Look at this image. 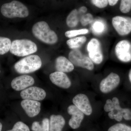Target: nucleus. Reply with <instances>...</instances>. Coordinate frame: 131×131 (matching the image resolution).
Here are the masks:
<instances>
[{"label":"nucleus","instance_id":"nucleus-1","mask_svg":"<svg viewBox=\"0 0 131 131\" xmlns=\"http://www.w3.org/2000/svg\"><path fill=\"white\" fill-rule=\"evenodd\" d=\"M34 35L40 41L49 45L56 44L58 40L57 35L44 21L36 23L32 28Z\"/></svg>","mask_w":131,"mask_h":131},{"label":"nucleus","instance_id":"nucleus-2","mask_svg":"<svg viewBox=\"0 0 131 131\" xmlns=\"http://www.w3.org/2000/svg\"><path fill=\"white\" fill-rule=\"evenodd\" d=\"M1 11L3 16L8 18H25L29 14L27 7L22 3L16 1L3 4Z\"/></svg>","mask_w":131,"mask_h":131},{"label":"nucleus","instance_id":"nucleus-3","mask_svg":"<svg viewBox=\"0 0 131 131\" xmlns=\"http://www.w3.org/2000/svg\"><path fill=\"white\" fill-rule=\"evenodd\" d=\"M42 62L37 55L27 56L16 63L14 68L16 72L21 74H28L35 72L40 69Z\"/></svg>","mask_w":131,"mask_h":131},{"label":"nucleus","instance_id":"nucleus-4","mask_svg":"<svg viewBox=\"0 0 131 131\" xmlns=\"http://www.w3.org/2000/svg\"><path fill=\"white\" fill-rule=\"evenodd\" d=\"M10 52L18 57L29 56L37 51V45L31 40L27 39H17L12 43Z\"/></svg>","mask_w":131,"mask_h":131},{"label":"nucleus","instance_id":"nucleus-5","mask_svg":"<svg viewBox=\"0 0 131 131\" xmlns=\"http://www.w3.org/2000/svg\"><path fill=\"white\" fill-rule=\"evenodd\" d=\"M69 58L75 66L90 71L94 69V64L90 58L84 55L78 49L71 51L69 53Z\"/></svg>","mask_w":131,"mask_h":131},{"label":"nucleus","instance_id":"nucleus-6","mask_svg":"<svg viewBox=\"0 0 131 131\" xmlns=\"http://www.w3.org/2000/svg\"><path fill=\"white\" fill-rule=\"evenodd\" d=\"M104 110L106 112H109L108 116L111 119H114L118 122L122 120L124 108L121 107L119 100L117 97H113L112 100H107Z\"/></svg>","mask_w":131,"mask_h":131},{"label":"nucleus","instance_id":"nucleus-7","mask_svg":"<svg viewBox=\"0 0 131 131\" xmlns=\"http://www.w3.org/2000/svg\"><path fill=\"white\" fill-rule=\"evenodd\" d=\"M112 24L115 30L120 36H126L131 32L130 17L114 16L112 19Z\"/></svg>","mask_w":131,"mask_h":131},{"label":"nucleus","instance_id":"nucleus-8","mask_svg":"<svg viewBox=\"0 0 131 131\" xmlns=\"http://www.w3.org/2000/svg\"><path fill=\"white\" fill-rule=\"evenodd\" d=\"M89 58L94 63L100 64L103 60V55L100 41L96 38L91 39L87 45Z\"/></svg>","mask_w":131,"mask_h":131},{"label":"nucleus","instance_id":"nucleus-9","mask_svg":"<svg viewBox=\"0 0 131 131\" xmlns=\"http://www.w3.org/2000/svg\"><path fill=\"white\" fill-rule=\"evenodd\" d=\"M115 53L119 60L124 62L131 61V43L128 40H121L115 47Z\"/></svg>","mask_w":131,"mask_h":131},{"label":"nucleus","instance_id":"nucleus-10","mask_svg":"<svg viewBox=\"0 0 131 131\" xmlns=\"http://www.w3.org/2000/svg\"><path fill=\"white\" fill-rule=\"evenodd\" d=\"M120 78L118 75L111 73L101 82L100 91L103 93H107L113 91L119 84Z\"/></svg>","mask_w":131,"mask_h":131},{"label":"nucleus","instance_id":"nucleus-11","mask_svg":"<svg viewBox=\"0 0 131 131\" xmlns=\"http://www.w3.org/2000/svg\"><path fill=\"white\" fill-rule=\"evenodd\" d=\"M20 95L24 100L39 101L43 100L45 98L46 94L44 90L39 87L34 86L24 90L21 91Z\"/></svg>","mask_w":131,"mask_h":131},{"label":"nucleus","instance_id":"nucleus-12","mask_svg":"<svg viewBox=\"0 0 131 131\" xmlns=\"http://www.w3.org/2000/svg\"><path fill=\"white\" fill-rule=\"evenodd\" d=\"M73 104L84 114L90 115L93 109L88 96L83 94H79L75 96L73 99Z\"/></svg>","mask_w":131,"mask_h":131},{"label":"nucleus","instance_id":"nucleus-13","mask_svg":"<svg viewBox=\"0 0 131 131\" xmlns=\"http://www.w3.org/2000/svg\"><path fill=\"white\" fill-rule=\"evenodd\" d=\"M69 114L71 115L69 124L73 129H75L80 127L84 117V114L74 105H71L68 108Z\"/></svg>","mask_w":131,"mask_h":131},{"label":"nucleus","instance_id":"nucleus-14","mask_svg":"<svg viewBox=\"0 0 131 131\" xmlns=\"http://www.w3.org/2000/svg\"><path fill=\"white\" fill-rule=\"evenodd\" d=\"M35 82L33 78L28 75H23L14 78L11 82L12 88L17 91L24 90L32 85Z\"/></svg>","mask_w":131,"mask_h":131},{"label":"nucleus","instance_id":"nucleus-15","mask_svg":"<svg viewBox=\"0 0 131 131\" xmlns=\"http://www.w3.org/2000/svg\"><path fill=\"white\" fill-rule=\"evenodd\" d=\"M52 82L59 87L68 89L71 86V82L68 75L63 72L57 71L50 75Z\"/></svg>","mask_w":131,"mask_h":131},{"label":"nucleus","instance_id":"nucleus-16","mask_svg":"<svg viewBox=\"0 0 131 131\" xmlns=\"http://www.w3.org/2000/svg\"><path fill=\"white\" fill-rule=\"evenodd\" d=\"M21 105L26 114L30 117L37 116L41 110V104L38 101L24 100L21 102Z\"/></svg>","mask_w":131,"mask_h":131},{"label":"nucleus","instance_id":"nucleus-17","mask_svg":"<svg viewBox=\"0 0 131 131\" xmlns=\"http://www.w3.org/2000/svg\"><path fill=\"white\" fill-rule=\"evenodd\" d=\"M55 67L57 71L63 73L71 72L74 68L72 62L63 56H59L57 58L56 60Z\"/></svg>","mask_w":131,"mask_h":131},{"label":"nucleus","instance_id":"nucleus-18","mask_svg":"<svg viewBox=\"0 0 131 131\" xmlns=\"http://www.w3.org/2000/svg\"><path fill=\"white\" fill-rule=\"evenodd\" d=\"M65 124V119L62 115H52L50 117V131H62Z\"/></svg>","mask_w":131,"mask_h":131},{"label":"nucleus","instance_id":"nucleus-19","mask_svg":"<svg viewBox=\"0 0 131 131\" xmlns=\"http://www.w3.org/2000/svg\"><path fill=\"white\" fill-rule=\"evenodd\" d=\"M86 40L85 36H80L70 38L67 40L66 43L70 49L75 50L81 47Z\"/></svg>","mask_w":131,"mask_h":131},{"label":"nucleus","instance_id":"nucleus-20","mask_svg":"<svg viewBox=\"0 0 131 131\" xmlns=\"http://www.w3.org/2000/svg\"><path fill=\"white\" fill-rule=\"evenodd\" d=\"M79 12L77 9H73L69 14L66 18V24L70 28H74L77 26L79 22Z\"/></svg>","mask_w":131,"mask_h":131},{"label":"nucleus","instance_id":"nucleus-21","mask_svg":"<svg viewBox=\"0 0 131 131\" xmlns=\"http://www.w3.org/2000/svg\"><path fill=\"white\" fill-rule=\"evenodd\" d=\"M49 120L47 118H45L42 120V123L35 121L32 123V130L33 131H50Z\"/></svg>","mask_w":131,"mask_h":131},{"label":"nucleus","instance_id":"nucleus-22","mask_svg":"<svg viewBox=\"0 0 131 131\" xmlns=\"http://www.w3.org/2000/svg\"><path fill=\"white\" fill-rule=\"evenodd\" d=\"M12 42L9 38L0 37V55L8 52L11 48Z\"/></svg>","mask_w":131,"mask_h":131},{"label":"nucleus","instance_id":"nucleus-23","mask_svg":"<svg viewBox=\"0 0 131 131\" xmlns=\"http://www.w3.org/2000/svg\"><path fill=\"white\" fill-rule=\"evenodd\" d=\"M89 32L88 29L84 28L80 30H71L67 31L65 33V35L66 37L71 38L75 37L78 35L87 34Z\"/></svg>","mask_w":131,"mask_h":131},{"label":"nucleus","instance_id":"nucleus-24","mask_svg":"<svg viewBox=\"0 0 131 131\" xmlns=\"http://www.w3.org/2000/svg\"><path fill=\"white\" fill-rule=\"evenodd\" d=\"M107 131H131V127L125 124L118 123L110 127Z\"/></svg>","mask_w":131,"mask_h":131},{"label":"nucleus","instance_id":"nucleus-25","mask_svg":"<svg viewBox=\"0 0 131 131\" xmlns=\"http://www.w3.org/2000/svg\"><path fill=\"white\" fill-rule=\"evenodd\" d=\"M119 9L123 13H129L131 10V0H121Z\"/></svg>","mask_w":131,"mask_h":131},{"label":"nucleus","instance_id":"nucleus-26","mask_svg":"<svg viewBox=\"0 0 131 131\" xmlns=\"http://www.w3.org/2000/svg\"><path fill=\"white\" fill-rule=\"evenodd\" d=\"M92 28L94 32L100 34L105 30V24L102 21L97 20L93 24Z\"/></svg>","mask_w":131,"mask_h":131},{"label":"nucleus","instance_id":"nucleus-27","mask_svg":"<svg viewBox=\"0 0 131 131\" xmlns=\"http://www.w3.org/2000/svg\"><path fill=\"white\" fill-rule=\"evenodd\" d=\"M7 131H30L28 127L22 122H18L15 124L13 129Z\"/></svg>","mask_w":131,"mask_h":131},{"label":"nucleus","instance_id":"nucleus-28","mask_svg":"<svg viewBox=\"0 0 131 131\" xmlns=\"http://www.w3.org/2000/svg\"><path fill=\"white\" fill-rule=\"evenodd\" d=\"M93 20V16L90 13L86 14L83 15L81 18V24L82 25L86 26L89 24H91Z\"/></svg>","mask_w":131,"mask_h":131},{"label":"nucleus","instance_id":"nucleus-29","mask_svg":"<svg viewBox=\"0 0 131 131\" xmlns=\"http://www.w3.org/2000/svg\"><path fill=\"white\" fill-rule=\"evenodd\" d=\"M93 5L100 8H103L108 4V0H90Z\"/></svg>","mask_w":131,"mask_h":131},{"label":"nucleus","instance_id":"nucleus-30","mask_svg":"<svg viewBox=\"0 0 131 131\" xmlns=\"http://www.w3.org/2000/svg\"><path fill=\"white\" fill-rule=\"evenodd\" d=\"M123 118L127 121L131 120V110L128 108H124Z\"/></svg>","mask_w":131,"mask_h":131},{"label":"nucleus","instance_id":"nucleus-31","mask_svg":"<svg viewBox=\"0 0 131 131\" xmlns=\"http://www.w3.org/2000/svg\"><path fill=\"white\" fill-rule=\"evenodd\" d=\"M119 0H108V5L110 6H114L118 3Z\"/></svg>","mask_w":131,"mask_h":131},{"label":"nucleus","instance_id":"nucleus-32","mask_svg":"<svg viewBox=\"0 0 131 131\" xmlns=\"http://www.w3.org/2000/svg\"><path fill=\"white\" fill-rule=\"evenodd\" d=\"M87 10H88V9H87L86 7L85 6H82L81 7L79 8L78 12H79V13H84L86 12Z\"/></svg>","mask_w":131,"mask_h":131},{"label":"nucleus","instance_id":"nucleus-33","mask_svg":"<svg viewBox=\"0 0 131 131\" xmlns=\"http://www.w3.org/2000/svg\"><path fill=\"white\" fill-rule=\"evenodd\" d=\"M129 80H130V82L131 83V69L129 71Z\"/></svg>","mask_w":131,"mask_h":131},{"label":"nucleus","instance_id":"nucleus-34","mask_svg":"<svg viewBox=\"0 0 131 131\" xmlns=\"http://www.w3.org/2000/svg\"><path fill=\"white\" fill-rule=\"evenodd\" d=\"M2 124L0 122V131H1L2 130Z\"/></svg>","mask_w":131,"mask_h":131}]
</instances>
